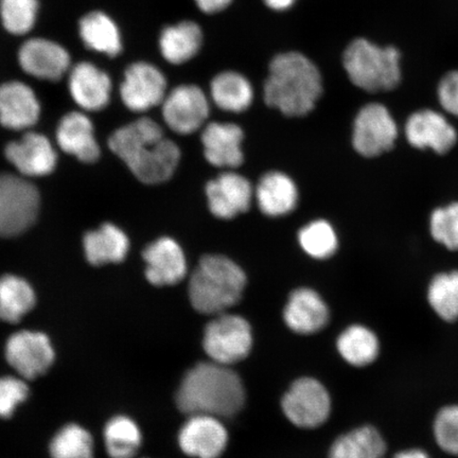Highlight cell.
Masks as SVG:
<instances>
[{
	"mask_svg": "<svg viewBox=\"0 0 458 458\" xmlns=\"http://www.w3.org/2000/svg\"><path fill=\"white\" fill-rule=\"evenodd\" d=\"M434 437L445 454L458 456V404L444 406L435 417Z\"/></svg>",
	"mask_w": 458,
	"mask_h": 458,
	"instance_id": "cell-37",
	"label": "cell"
},
{
	"mask_svg": "<svg viewBox=\"0 0 458 458\" xmlns=\"http://www.w3.org/2000/svg\"><path fill=\"white\" fill-rule=\"evenodd\" d=\"M405 135L417 148H432L438 154L449 152L457 141L456 131L446 119L434 111L417 112L406 123Z\"/></svg>",
	"mask_w": 458,
	"mask_h": 458,
	"instance_id": "cell-20",
	"label": "cell"
},
{
	"mask_svg": "<svg viewBox=\"0 0 458 458\" xmlns=\"http://www.w3.org/2000/svg\"><path fill=\"white\" fill-rule=\"evenodd\" d=\"M284 413L294 426L314 428L324 425L331 411L327 389L312 377H301L291 386L282 400Z\"/></svg>",
	"mask_w": 458,
	"mask_h": 458,
	"instance_id": "cell-8",
	"label": "cell"
},
{
	"mask_svg": "<svg viewBox=\"0 0 458 458\" xmlns=\"http://www.w3.org/2000/svg\"><path fill=\"white\" fill-rule=\"evenodd\" d=\"M243 131L237 124L213 123L202 134L204 156L215 167L237 168L244 160Z\"/></svg>",
	"mask_w": 458,
	"mask_h": 458,
	"instance_id": "cell-21",
	"label": "cell"
},
{
	"mask_svg": "<svg viewBox=\"0 0 458 458\" xmlns=\"http://www.w3.org/2000/svg\"><path fill=\"white\" fill-rule=\"evenodd\" d=\"M120 94L130 111L147 112L164 102L167 96V80L157 66L136 62L125 70Z\"/></svg>",
	"mask_w": 458,
	"mask_h": 458,
	"instance_id": "cell-10",
	"label": "cell"
},
{
	"mask_svg": "<svg viewBox=\"0 0 458 458\" xmlns=\"http://www.w3.org/2000/svg\"><path fill=\"white\" fill-rule=\"evenodd\" d=\"M36 306V293L25 279L4 275L0 277V320L19 323Z\"/></svg>",
	"mask_w": 458,
	"mask_h": 458,
	"instance_id": "cell-30",
	"label": "cell"
},
{
	"mask_svg": "<svg viewBox=\"0 0 458 458\" xmlns=\"http://www.w3.org/2000/svg\"><path fill=\"white\" fill-rule=\"evenodd\" d=\"M38 0H0V19L13 36H26L36 27Z\"/></svg>",
	"mask_w": 458,
	"mask_h": 458,
	"instance_id": "cell-35",
	"label": "cell"
},
{
	"mask_svg": "<svg viewBox=\"0 0 458 458\" xmlns=\"http://www.w3.org/2000/svg\"><path fill=\"white\" fill-rule=\"evenodd\" d=\"M253 334L248 320L239 315L221 313L206 326L203 347L213 362L233 365L249 356Z\"/></svg>",
	"mask_w": 458,
	"mask_h": 458,
	"instance_id": "cell-7",
	"label": "cell"
},
{
	"mask_svg": "<svg viewBox=\"0 0 458 458\" xmlns=\"http://www.w3.org/2000/svg\"><path fill=\"white\" fill-rule=\"evenodd\" d=\"M431 233L435 242L450 250H458V203L434 211Z\"/></svg>",
	"mask_w": 458,
	"mask_h": 458,
	"instance_id": "cell-38",
	"label": "cell"
},
{
	"mask_svg": "<svg viewBox=\"0 0 458 458\" xmlns=\"http://www.w3.org/2000/svg\"><path fill=\"white\" fill-rule=\"evenodd\" d=\"M83 245L89 262L97 267L123 261L130 249L127 234L111 223L86 233Z\"/></svg>",
	"mask_w": 458,
	"mask_h": 458,
	"instance_id": "cell-27",
	"label": "cell"
},
{
	"mask_svg": "<svg viewBox=\"0 0 458 458\" xmlns=\"http://www.w3.org/2000/svg\"><path fill=\"white\" fill-rule=\"evenodd\" d=\"M147 263L146 276L154 285H174L182 282L187 274V261L179 243L163 237L148 245L142 253Z\"/></svg>",
	"mask_w": 458,
	"mask_h": 458,
	"instance_id": "cell-17",
	"label": "cell"
},
{
	"mask_svg": "<svg viewBox=\"0 0 458 458\" xmlns=\"http://www.w3.org/2000/svg\"><path fill=\"white\" fill-rule=\"evenodd\" d=\"M26 383L14 377H0V418H10L20 403L28 398Z\"/></svg>",
	"mask_w": 458,
	"mask_h": 458,
	"instance_id": "cell-39",
	"label": "cell"
},
{
	"mask_svg": "<svg viewBox=\"0 0 458 458\" xmlns=\"http://www.w3.org/2000/svg\"><path fill=\"white\" fill-rule=\"evenodd\" d=\"M19 63L31 77L59 81L72 68L71 55L62 45L44 38H32L21 46Z\"/></svg>",
	"mask_w": 458,
	"mask_h": 458,
	"instance_id": "cell-13",
	"label": "cell"
},
{
	"mask_svg": "<svg viewBox=\"0 0 458 458\" xmlns=\"http://www.w3.org/2000/svg\"><path fill=\"white\" fill-rule=\"evenodd\" d=\"M210 213L223 220H231L250 208L253 187L246 177L225 172L206 185Z\"/></svg>",
	"mask_w": 458,
	"mask_h": 458,
	"instance_id": "cell-15",
	"label": "cell"
},
{
	"mask_svg": "<svg viewBox=\"0 0 458 458\" xmlns=\"http://www.w3.org/2000/svg\"><path fill=\"white\" fill-rule=\"evenodd\" d=\"M440 106L454 116L458 117V71L445 74L437 89Z\"/></svg>",
	"mask_w": 458,
	"mask_h": 458,
	"instance_id": "cell-40",
	"label": "cell"
},
{
	"mask_svg": "<svg viewBox=\"0 0 458 458\" xmlns=\"http://www.w3.org/2000/svg\"><path fill=\"white\" fill-rule=\"evenodd\" d=\"M227 442V429L220 418L209 415H191L179 435L182 451L193 458H220Z\"/></svg>",
	"mask_w": 458,
	"mask_h": 458,
	"instance_id": "cell-14",
	"label": "cell"
},
{
	"mask_svg": "<svg viewBox=\"0 0 458 458\" xmlns=\"http://www.w3.org/2000/svg\"><path fill=\"white\" fill-rule=\"evenodd\" d=\"M41 106L30 86L13 81L0 86V123L15 131L37 124Z\"/></svg>",
	"mask_w": 458,
	"mask_h": 458,
	"instance_id": "cell-19",
	"label": "cell"
},
{
	"mask_svg": "<svg viewBox=\"0 0 458 458\" xmlns=\"http://www.w3.org/2000/svg\"><path fill=\"white\" fill-rule=\"evenodd\" d=\"M428 301L445 322L458 319V272L439 274L428 285Z\"/></svg>",
	"mask_w": 458,
	"mask_h": 458,
	"instance_id": "cell-33",
	"label": "cell"
},
{
	"mask_svg": "<svg viewBox=\"0 0 458 458\" xmlns=\"http://www.w3.org/2000/svg\"><path fill=\"white\" fill-rule=\"evenodd\" d=\"M108 147L127 164L136 179L148 185L171 179L181 158L176 143L165 139L160 125L147 117L114 131Z\"/></svg>",
	"mask_w": 458,
	"mask_h": 458,
	"instance_id": "cell-1",
	"label": "cell"
},
{
	"mask_svg": "<svg viewBox=\"0 0 458 458\" xmlns=\"http://www.w3.org/2000/svg\"><path fill=\"white\" fill-rule=\"evenodd\" d=\"M209 101L197 85H181L172 89L163 102L165 123L175 133L192 134L209 116Z\"/></svg>",
	"mask_w": 458,
	"mask_h": 458,
	"instance_id": "cell-11",
	"label": "cell"
},
{
	"mask_svg": "<svg viewBox=\"0 0 458 458\" xmlns=\"http://www.w3.org/2000/svg\"><path fill=\"white\" fill-rule=\"evenodd\" d=\"M79 36L83 44L95 53L116 57L123 53L120 29L110 15L93 11L79 21Z\"/></svg>",
	"mask_w": 458,
	"mask_h": 458,
	"instance_id": "cell-26",
	"label": "cell"
},
{
	"mask_svg": "<svg viewBox=\"0 0 458 458\" xmlns=\"http://www.w3.org/2000/svg\"><path fill=\"white\" fill-rule=\"evenodd\" d=\"M176 403L189 416L229 418L242 410L245 389L242 380L229 366L211 360L187 372L177 391Z\"/></svg>",
	"mask_w": 458,
	"mask_h": 458,
	"instance_id": "cell-2",
	"label": "cell"
},
{
	"mask_svg": "<svg viewBox=\"0 0 458 458\" xmlns=\"http://www.w3.org/2000/svg\"><path fill=\"white\" fill-rule=\"evenodd\" d=\"M301 249L315 259H326L334 255L339 246L334 227L327 221L309 223L299 233Z\"/></svg>",
	"mask_w": 458,
	"mask_h": 458,
	"instance_id": "cell-36",
	"label": "cell"
},
{
	"mask_svg": "<svg viewBox=\"0 0 458 458\" xmlns=\"http://www.w3.org/2000/svg\"><path fill=\"white\" fill-rule=\"evenodd\" d=\"M210 94L215 105L229 113H242L251 106L254 89L243 74L223 72L213 79Z\"/></svg>",
	"mask_w": 458,
	"mask_h": 458,
	"instance_id": "cell-28",
	"label": "cell"
},
{
	"mask_svg": "<svg viewBox=\"0 0 458 458\" xmlns=\"http://www.w3.org/2000/svg\"><path fill=\"white\" fill-rule=\"evenodd\" d=\"M50 455L53 458H94L93 437L79 425H67L51 440Z\"/></svg>",
	"mask_w": 458,
	"mask_h": 458,
	"instance_id": "cell-34",
	"label": "cell"
},
{
	"mask_svg": "<svg viewBox=\"0 0 458 458\" xmlns=\"http://www.w3.org/2000/svg\"><path fill=\"white\" fill-rule=\"evenodd\" d=\"M284 319L296 334L313 335L328 324L329 309L317 292L301 288L292 292L284 308Z\"/></svg>",
	"mask_w": 458,
	"mask_h": 458,
	"instance_id": "cell-22",
	"label": "cell"
},
{
	"mask_svg": "<svg viewBox=\"0 0 458 458\" xmlns=\"http://www.w3.org/2000/svg\"><path fill=\"white\" fill-rule=\"evenodd\" d=\"M39 193L32 182L10 174H0V238L17 236L36 222Z\"/></svg>",
	"mask_w": 458,
	"mask_h": 458,
	"instance_id": "cell-6",
	"label": "cell"
},
{
	"mask_svg": "<svg viewBox=\"0 0 458 458\" xmlns=\"http://www.w3.org/2000/svg\"><path fill=\"white\" fill-rule=\"evenodd\" d=\"M400 62L397 48L380 47L366 38L354 39L343 55L348 78L357 88L369 93L397 88L401 81Z\"/></svg>",
	"mask_w": 458,
	"mask_h": 458,
	"instance_id": "cell-5",
	"label": "cell"
},
{
	"mask_svg": "<svg viewBox=\"0 0 458 458\" xmlns=\"http://www.w3.org/2000/svg\"><path fill=\"white\" fill-rule=\"evenodd\" d=\"M55 357L48 337L41 332L20 331L5 344L8 363L25 379L44 375L53 365Z\"/></svg>",
	"mask_w": 458,
	"mask_h": 458,
	"instance_id": "cell-12",
	"label": "cell"
},
{
	"mask_svg": "<svg viewBox=\"0 0 458 458\" xmlns=\"http://www.w3.org/2000/svg\"><path fill=\"white\" fill-rule=\"evenodd\" d=\"M265 3L272 10L285 11L289 10L296 3V0H265Z\"/></svg>",
	"mask_w": 458,
	"mask_h": 458,
	"instance_id": "cell-42",
	"label": "cell"
},
{
	"mask_svg": "<svg viewBox=\"0 0 458 458\" xmlns=\"http://www.w3.org/2000/svg\"><path fill=\"white\" fill-rule=\"evenodd\" d=\"M56 140L63 151L83 163H95L100 157L94 125L83 113L72 112L62 118L56 130Z\"/></svg>",
	"mask_w": 458,
	"mask_h": 458,
	"instance_id": "cell-23",
	"label": "cell"
},
{
	"mask_svg": "<svg viewBox=\"0 0 458 458\" xmlns=\"http://www.w3.org/2000/svg\"><path fill=\"white\" fill-rule=\"evenodd\" d=\"M393 458H431L426 451L420 449H410L399 452Z\"/></svg>",
	"mask_w": 458,
	"mask_h": 458,
	"instance_id": "cell-43",
	"label": "cell"
},
{
	"mask_svg": "<svg viewBox=\"0 0 458 458\" xmlns=\"http://www.w3.org/2000/svg\"><path fill=\"white\" fill-rule=\"evenodd\" d=\"M322 93V74L306 55L292 51L274 57L265 83L268 106L277 108L285 116H305Z\"/></svg>",
	"mask_w": 458,
	"mask_h": 458,
	"instance_id": "cell-3",
	"label": "cell"
},
{
	"mask_svg": "<svg viewBox=\"0 0 458 458\" xmlns=\"http://www.w3.org/2000/svg\"><path fill=\"white\" fill-rule=\"evenodd\" d=\"M5 157L20 174L29 177L48 175L55 168L56 152L45 135L29 131L19 141L8 143Z\"/></svg>",
	"mask_w": 458,
	"mask_h": 458,
	"instance_id": "cell-16",
	"label": "cell"
},
{
	"mask_svg": "<svg viewBox=\"0 0 458 458\" xmlns=\"http://www.w3.org/2000/svg\"><path fill=\"white\" fill-rule=\"evenodd\" d=\"M233 0H194L199 9L206 14H216L225 10Z\"/></svg>",
	"mask_w": 458,
	"mask_h": 458,
	"instance_id": "cell-41",
	"label": "cell"
},
{
	"mask_svg": "<svg viewBox=\"0 0 458 458\" xmlns=\"http://www.w3.org/2000/svg\"><path fill=\"white\" fill-rule=\"evenodd\" d=\"M337 351L347 363L363 368L379 356L380 344L370 329L353 325L343 331L336 343Z\"/></svg>",
	"mask_w": 458,
	"mask_h": 458,
	"instance_id": "cell-31",
	"label": "cell"
},
{
	"mask_svg": "<svg viewBox=\"0 0 458 458\" xmlns=\"http://www.w3.org/2000/svg\"><path fill=\"white\" fill-rule=\"evenodd\" d=\"M386 444L371 426H364L342 435L331 445L328 458H385Z\"/></svg>",
	"mask_w": 458,
	"mask_h": 458,
	"instance_id": "cell-29",
	"label": "cell"
},
{
	"mask_svg": "<svg viewBox=\"0 0 458 458\" xmlns=\"http://www.w3.org/2000/svg\"><path fill=\"white\" fill-rule=\"evenodd\" d=\"M256 199L263 214L282 216L296 208L299 191L290 176L273 171L261 177L256 189Z\"/></svg>",
	"mask_w": 458,
	"mask_h": 458,
	"instance_id": "cell-24",
	"label": "cell"
},
{
	"mask_svg": "<svg viewBox=\"0 0 458 458\" xmlns=\"http://www.w3.org/2000/svg\"><path fill=\"white\" fill-rule=\"evenodd\" d=\"M160 54L174 65L184 64L199 54L203 45V31L197 22L184 21L165 27L158 39Z\"/></svg>",
	"mask_w": 458,
	"mask_h": 458,
	"instance_id": "cell-25",
	"label": "cell"
},
{
	"mask_svg": "<svg viewBox=\"0 0 458 458\" xmlns=\"http://www.w3.org/2000/svg\"><path fill=\"white\" fill-rule=\"evenodd\" d=\"M68 88L74 102L85 111H101L110 103L111 79L89 62L71 68Z\"/></svg>",
	"mask_w": 458,
	"mask_h": 458,
	"instance_id": "cell-18",
	"label": "cell"
},
{
	"mask_svg": "<svg viewBox=\"0 0 458 458\" xmlns=\"http://www.w3.org/2000/svg\"><path fill=\"white\" fill-rule=\"evenodd\" d=\"M398 136L396 123L385 106L370 103L354 120L352 145L364 157H376L394 147Z\"/></svg>",
	"mask_w": 458,
	"mask_h": 458,
	"instance_id": "cell-9",
	"label": "cell"
},
{
	"mask_svg": "<svg viewBox=\"0 0 458 458\" xmlns=\"http://www.w3.org/2000/svg\"><path fill=\"white\" fill-rule=\"evenodd\" d=\"M139 426L125 416H116L106 423L105 442L111 458H133L141 445Z\"/></svg>",
	"mask_w": 458,
	"mask_h": 458,
	"instance_id": "cell-32",
	"label": "cell"
},
{
	"mask_svg": "<svg viewBox=\"0 0 458 458\" xmlns=\"http://www.w3.org/2000/svg\"><path fill=\"white\" fill-rule=\"evenodd\" d=\"M245 284V274L236 262L221 255L204 256L189 282V299L199 313H225L242 299Z\"/></svg>",
	"mask_w": 458,
	"mask_h": 458,
	"instance_id": "cell-4",
	"label": "cell"
}]
</instances>
